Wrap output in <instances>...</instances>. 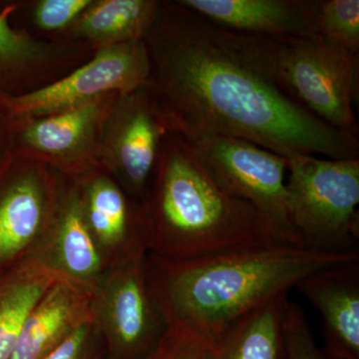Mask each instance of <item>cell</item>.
<instances>
[{"mask_svg": "<svg viewBox=\"0 0 359 359\" xmlns=\"http://www.w3.org/2000/svg\"><path fill=\"white\" fill-rule=\"evenodd\" d=\"M144 41L151 63L146 87L170 133L235 137L285 158L358 159V136L332 128L295 98L266 39L162 1Z\"/></svg>", "mask_w": 359, "mask_h": 359, "instance_id": "obj_1", "label": "cell"}, {"mask_svg": "<svg viewBox=\"0 0 359 359\" xmlns=\"http://www.w3.org/2000/svg\"><path fill=\"white\" fill-rule=\"evenodd\" d=\"M148 259L170 323L193 328L215 344L245 314L289 292L314 271L359 259V252L268 242L189 261L150 254Z\"/></svg>", "mask_w": 359, "mask_h": 359, "instance_id": "obj_2", "label": "cell"}, {"mask_svg": "<svg viewBox=\"0 0 359 359\" xmlns=\"http://www.w3.org/2000/svg\"><path fill=\"white\" fill-rule=\"evenodd\" d=\"M146 205L149 254L159 259L189 261L280 243L266 217L226 190L180 135L165 138Z\"/></svg>", "mask_w": 359, "mask_h": 359, "instance_id": "obj_3", "label": "cell"}, {"mask_svg": "<svg viewBox=\"0 0 359 359\" xmlns=\"http://www.w3.org/2000/svg\"><path fill=\"white\" fill-rule=\"evenodd\" d=\"M290 223L302 245L323 252H358L359 159L287 158Z\"/></svg>", "mask_w": 359, "mask_h": 359, "instance_id": "obj_4", "label": "cell"}, {"mask_svg": "<svg viewBox=\"0 0 359 359\" xmlns=\"http://www.w3.org/2000/svg\"><path fill=\"white\" fill-rule=\"evenodd\" d=\"M264 39L278 77L295 98L332 128L358 136V53L320 35Z\"/></svg>", "mask_w": 359, "mask_h": 359, "instance_id": "obj_5", "label": "cell"}, {"mask_svg": "<svg viewBox=\"0 0 359 359\" xmlns=\"http://www.w3.org/2000/svg\"><path fill=\"white\" fill-rule=\"evenodd\" d=\"M91 320L109 359H143L158 346L171 323L148 255L108 271L92 292Z\"/></svg>", "mask_w": 359, "mask_h": 359, "instance_id": "obj_6", "label": "cell"}, {"mask_svg": "<svg viewBox=\"0 0 359 359\" xmlns=\"http://www.w3.org/2000/svg\"><path fill=\"white\" fill-rule=\"evenodd\" d=\"M183 138L226 190L266 217L278 242L304 247L287 212V158L235 137L199 134Z\"/></svg>", "mask_w": 359, "mask_h": 359, "instance_id": "obj_7", "label": "cell"}, {"mask_svg": "<svg viewBox=\"0 0 359 359\" xmlns=\"http://www.w3.org/2000/svg\"><path fill=\"white\" fill-rule=\"evenodd\" d=\"M118 95L112 92L54 114L13 119V154L68 178L101 167L104 127Z\"/></svg>", "mask_w": 359, "mask_h": 359, "instance_id": "obj_8", "label": "cell"}, {"mask_svg": "<svg viewBox=\"0 0 359 359\" xmlns=\"http://www.w3.org/2000/svg\"><path fill=\"white\" fill-rule=\"evenodd\" d=\"M67 177L11 156L0 168V275L34 257L50 230Z\"/></svg>", "mask_w": 359, "mask_h": 359, "instance_id": "obj_9", "label": "cell"}, {"mask_svg": "<svg viewBox=\"0 0 359 359\" xmlns=\"http://www.w3.org/2000/svg\"><path fill=\"white\" fill-rule=\"evenodd\" d=\"M151 63L144 40L98 49L91 58L57 81L20 96L0 95L13 119L54 114L104 94L145 87Z\"/></svg>", "mask_w": 359, "mask_h": 359, "instance_id": "obj_10", "label": "cell"}, {"mask_svg": "<svg viewBox=\"0 0 359 359\" xmlns=\"http://www.w3.org/2000/svg\"><path fill=\"white\" fill-rule=\"evenodd\" d=\"M169 133L147 87L119 94L104 127L101 167L132 198L146 202Z\"/></svg>", "mask_w": 359, "mask_h": 359, "instance_id": "obj_11", "label": "cell"}, {"mask_svg": "<svg viewBox=\"0 0 359 359\" xmlns=\"http://www.w3.org/2000/svg\"><path fill=\"white\" fill-rule=\"evenodd\" d=\"M85 222L108 269L150 252L147 205L128 195L102 167L78 177Z\"/></svg>", "mask_w": 359, "mask_h": 359, "instance_id": "obj_12", "label": "cell"}, {"mask_svg": "<svg viewBox=\"0 0 359 359\" xmlns=\"http://www.w3.org/2000/svg\"><path fill=\"white\" fill-rule=\"evenodd\" d=\"M0 14V95L20 96L48 86L83 65L95 53L83 41L32 36L9 25Z\"/></svg>", "mask_w": 359, "mask_h": 359, "instance_id": "obj_13", "label": "cell"}, {"mask_svg": "<svg viewBox=\"0 0 359 359\" xmlns=\"http://www.w3.org/2000/svg\"><path fill=\"white\" fill-rule=\"evenodd\" d=\"M33 257L91 292L109 271L85 222L77 178L67 177L50 230Z\"/></svg>", "mask_w": 359, "mask_h": 359, "instance_id": "obj_14", "label": "cell"}, {"mask_svg": "<svg viewBox=\"0 0 359 359\" xmlns=\"http://www.w3.org/2000/svg\"><path fill=\"white\" fill-rule=\"evenodd\" d=\"M320 313L325 351L359 359V259L314 271L295 285Z\"/></svg>", "mask_w": 359, "mask_h": 359, "instance_id": "obj_15", "label": "cell"}, {"mask_svg": "<svg viewBox=\"0 0 359 359\" xmlns=\"http://www.w3.org/2000/svg\"><path fill=\"white\" fill-rule=\"evenodd\" d=\"M181 6L231 32L262 39L318 35L311 0H179Z\"/></svg>", "mask_w": 359, "mask_h": 359, "instance_id": "obj_16", "label": "cell"}, {"mask_svg": "<svg viewBox=\"0 0 359 359\" xmlns=\"http://www.w3.org/2000/svg\"><path fill=\"white\" fill-rule=\"evenodd\" d=\"M92 292L60 278L28 316L9 359H43L91 320Z\"/></svg>", "mask_w": 359, "mask_h": 359, "instance_id": "obj_17", "label": "cell"}, {"mask_svg": "<svg viewBox=\"0 0 359 359\" xmlns=\"http://www.w3.org/2000/svg\"><path fill=\"white\" fill-rule=\"evenodd\" d=\"M160 6L161 1L156 0H93L56 39L86 42L95 51L144 40L154 25Z\"/></svg>", "mask_w": 359, "mask_h": 359, "instance_id": "obj_18", "label": "cell"}, {"mask_svg": "<svg viewBox=\"0 0 359 359\" xmlns=\"http://www.w3.org/2000/svg\"><path fill=\"white\" fill-rule=\"evenodd\" d=\"M287 292L231 325L215 344V359H287L285 320Z\"/></svg>", "mask_w": 359, "mask_h": 359, "instance_id": "obj_19", "label": "cell"}, {"mask_svg": "<svg viewBox=\"0 0 359 359\" xmlns=\"http://www.w3.org/2000/svg\"><path fill=\"white\" fill-rule=\"evenodd\" d=\"M61 276L34 257L0 275V359H9L28 316Z\"/></svg>", "mask_w": 359, "mask_h": 359, "instance_id": "obj_20", "label": "cell"}, {"mask_svg": "<svg viewBox=\"0 0 359 359\" xmlns=\"http://www.w3.org/2000/svg\"><path fill=\"white\" fill-rule=\"evenodd\" d=\"M311 6L321 39L358 53V0H311Z\"/></svg>", "mask_w": 359, "mask_h": 359, "instance_id": "obj_21", "label": "cell"}, {"mask_svg": "<svg viewBox=\"0 0 359 359\" xmlns=\"http://www.w3.org/2000/svg\"><path fill=\"white\" fill-rule=\"evenodd\" d=\"M214 342L181 323H171L158 346L143 359H215Z\"/></svg>", "mask_w": 359, "mask_h": 359, "instance_id": "obj_22", "label": "cell"}, {"mask_svg": "<svg viewBox=\"0 0 359 359\" xmlns=\"http://www.w3.org/2000/svg\"><path fill=\"white\" fill-rule=\"evenodd\" d=\"M283 328L287 359H332L316 344L302 309L290 299L285 304Z\"/></svg>", "mask_w": 359, "mask_h": 359, "instance_id": "obj_23", "label": "cell"}, {"mask_svg": "<svg viewBox=\"0 0 359 359\" xmlns=\"http://www.w3.org/2000/svg\"><path fill=\"white\" fill-rule=\"evenodd\" d=\"M92 2L93 0H40L33 8V23L42 32L60 35Z\"/></svg>", "mask_w": 359, "mask_h": 359, "instance_id": "obj_24", "label": "cell"}, {"mask_svg": "<svg viewBox=\"0 0 359 359\" xmlns=\"http://www.w3.org/2000/svg\"><path fill=\"white\" fill-rule=\"evenodd\" d=\"M102 339L92 321L77 328L70 337L43 359H101Z\"/></svg>", "mask_w": 359, "mask_h": 359, "instance_id": "obj_25", "label": "cell"}, {"mask_svg": "<svg viewBox=\"0 0 359 359\" xmlns=\"http://www.w3.org/2000/svg\"><path fill=\"white\" fill-rule=\"evenodd\" d=\"M13 130L11 132H0V137H4V138H11L13 139ZM11 142V141H9ZM4 143V140H1L0 139V144ZM13 143V142H11Z\"/></svg>", "mask_w": 359, "mask_h": 359, "instance_id": "obj_26", "label": "cell"}]
</instances>
